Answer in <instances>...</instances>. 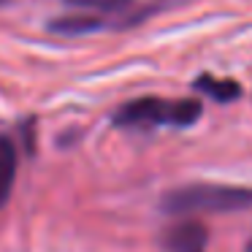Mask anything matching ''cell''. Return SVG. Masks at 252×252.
Returning a JSON list of instances; mask_svg holds the SVG:
<instances>
[{
    "label": "cell",
    "mask_w": 252,
    "mask_h": 252,
    "mask_svg": "<svg viewBox=\"0 0 252 252\" xmlns=\"http://www.w3.org/2000/svg\"><path fill=\"white\" fill-rule=\"evenodd\" d=\"M252 206V187L239 185H185L168 190L160 201V209L165 214H201V212H241Z\"/></svg>",
    "instance_id": "6da1fadb"
},
{
    "label": "cell",
    "mask_w": 252,
    "mask_h": 252,
    "mask_svg": "<svg viewBox=\"0 0 252 252\" xmlns=\"http://www.w3.org/2000/svg\"><path fill=\"white\" fill-rule=\"evenodd\" d=\"M201 114H203V106L192 98H185V100L136 98L117 109L114 125L136 127V130H149V127H158V125L187 127L201 120Z\"/></svg>",
    "instance_id": "7a4b0ae2"
},
{
    "label": "cell",
    "mask_w": 252,
    "mask_h": 252,
    "mask_svg": "<svg viewBox=\"0 0 252 252\" xmlns=\"http://www.w3.org/2000/svg\"><path fill=\"white\" fill-rule=\"evenodd\" d=\"M209 230L198 220H182L163 233V247L168 252H206Z\"/></svg>",
    "instance_id": "3957f363"
},
{
    "label": "cell",
    "mask_w": 252,
    "mask_h": 252,
    "mask_svg": "<svg viewBox=\"0 0 252 252\" xmlns=\"http://www.w3.org/2000/svg\"><path fill=\"white\" fill-rule=\"evenodd\" d=\"M17 165H19V152L8 136H0V209L8 203L17 182Z\"/></svg>",
    "instance_id": "277c9868"
},
{
    "label": "cell",
    "mask_w": 252,
    "mask_h": 252,
    "mask_svg": "<svg viewBox=\"0 0 252 252\" xmlns=\"http://www.w3.org/2000/svg\"><path fill=\"white\" fill-rule=\"evenodd\" d=\"M195 90L203 95H209L217 103H228V100H236L241 95V87L233 82V79H217V76H198L195 79Z\"/></svg>",
    "instance_id": "5b68a950"
},
{
    "label": "cell",
    "mask_w": 252,
    "mask_h": 252,
    "mask_svg": "<svg viewBox=\"0 0 252 252\" xmlns=\"http://www.w3.org/2000/svg\"><path fill=\"white\" fill-rule=\"evenodd\" d=\"M100 17H60L49 25L52 33L60 35H82V33H93L100 28Z\"/></svg>",
    "instance_id": "8992f818"
},
{
    "label": "cell",
    "mask_w": 252,
    "mask_h": 252,
    "mask_svg": "<svg viewBox=\"0 0 252 252\" xmlns=\"http://www.w3.org/2000/svg\"><path fill=\"white\" fill-rule=\"evenodd\" d=\"M65 3L79 8H90V11H100V14L125 11L127 6H133V0H65Z\"/></svg>",
    "instance_id": "52a82bcc"
},
{
    "label": "cell",
    "mask_w": 252,
    "mask_h": 252,
    "mask_svg": "<svg viewBox=\"0 0 252 252\" xmlns=\"http://www.w3.org/2000/svg\"><path fill=\"white\" fill-rule=\"evenodd\" d=\"M247 252H252V239H250V241H247Z\"/></svg>",
    "instance_id": "ba28073f"
},
{
    "label": "cell",
    "mask_w": 252,
    "mask_h": 252,
    "mask_svg": "<svg viewBox=\"0 0 252 252\" xmlns=\"http://www.w3.org/2000/svg\"><path fill=\"white\" fill-rule=\"evenodd\" d=\"M0 3H3V0H0Z\"/></svg>",
    "instance_id": "9c48e42d"
}]
</instances>
